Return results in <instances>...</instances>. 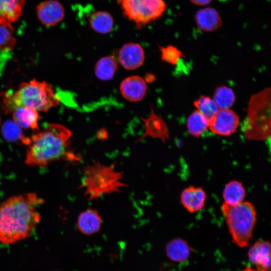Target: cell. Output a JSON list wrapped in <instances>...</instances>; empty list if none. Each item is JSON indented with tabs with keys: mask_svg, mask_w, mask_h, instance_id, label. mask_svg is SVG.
Here are the masks:
<instances>
[{
	"mask_svg": "<svg viewBox=\"0 0 271 271\" xmlns=\"http://www.w3.org/2000/svg\"><path fill=\"white\" fill-rule=\"evenodd\" d=\"M44 199L36 193L13 196L0 204V243L12 244L29 237L41 221L37 207Z\"/></svg>",
	"mask_w": 271,
	"mask_h": 271,
	"instance_id": "1",
	"label": "cell"
},
{
	"mask_svg": "<svg viewBox=\"0 0 271 271\" xmlns=\"http://www.w3.org/2000/svg\"><path fill=\"white\" fill-rule=\"evenodd\" d=\"M71 135L63 125L51 123L30 138L24 137L21 142L28 146L25 163L29 166L44 167L61 160L79 161L80 158L70 150Z\"/></svg>",
	"mask_w": 271,
	"mask_h": 271,
	"instance_id": "2",
	"label": "cell"
},
{
	"mask_svg": "<svg viewBox=\"0 0 271 271\" xmlns=\"http://www.w3.org/2000/svg\"><path fill=\"white\" fill-rule=\"evenodd\" d=\"M60 99L52 86L45 81L33 79L21 83L14 93L5 94V111L13 112L17 108L26 107L45 112L60 104Z\"/></svg>",
	"mask_w": 271,
	"mask_h": 271,
	"instance_id": "3",
	"label": "cell"
},
{
	"mask_svg": "<svg viewBox=\"0 0 271 271\" xmlns=\"http://www.w3.org/2000/svg\"><path fill=\"white\" fill-rule=\"evenodd\" d=\"M114 164L106 166L95 162L85 167L79 188L85 189L84 195L89 200L118 192L127 186L121 181L122 173L115 170Z\"/></svg>",
	"mask_w": 271,
	"mask_h": 271,
	"instance_id": "4",
	"label": "cell"
},
{
	"mask_svg": "<svg viewBox=\"0 0 271 271\" xmlns=\"http://www.w3.org/2000/svg\"><path fill=\"white\" fill-rule=\"evenodd\" d=\"M221 212L233 240L238 246H247L256 222L253 205L248 201L231 206L223 203Z\"/></svg>",
	"mask_w": 271,
	"mask_h": 271,
	"instance_id": "5",
	"label": "cell"
},
{
	"mask_svg": "<svg viewBox=\"0 0 271 271\" xmlns=\"http://www.w3.org/2000/svg\"><path fill=\"white\" fill-rule=\"evenodd\" d=\"M124 16L141 29L161 17L167 9L164 0H119Z\"/></svg>",
	"mask_w": 271,
	"mask_h": 271,
	"instance_id": "6",
	"label": "cell"
},
{
	"mask_svg": "<svg viewBox=\"0 0 271 271\" xmlns=\"http://www.w3.org/2000/svg\"><path fill=\"white\" fill-rule=\"evenodd\" d=\"M239 123L238 115L229 109H219L208 122V128L214 134L229 136L236 130Z\"/></svg>",
	"mask_w": 271,
	"mask_h": 271,
	"instance_id": "7",
	"label": "cell"
},
{
	"mask_svg": "<svg viewBox=\"0 0 271 271\" xmlns=\"http://www.w3.org/2000/svg\"><path fill=\"white\" fill-rule=\"evenodd\" d=\"M36 12L41 23L47 26L57 25L65 16L63 6L56 0H46L40 3L37 6Z\"/></svg>",
	"mask_w": 271,
	"mask_h": 271,
	"instance_id": "8",
	"label": "cell"
},
{
	"mask_svg": "<svg viewBox=\"0 0 271 271\" xmlns=\"http://www.w3.org/2000/svg\"><path fill=\"white\" fill-rule=\"evenodd\" d=\"M248 256L257 271H271V242L258 240L249 248Z\"/></svg>",
	"mask_w": 271,
	"mask_h": 271,
	"instance_id": "9",
	"label": "cell"
},
{
	"mask_svg": "<svg viewBox=\"0 0 271 271\" xmlns=\"http://www.w3.org/2000/svg\"><path fill=\"white\" fill-rule=\"evenodd\" d=\"M118 59L121 66L126 70H134L143 65L145 56L142 46L135 43L124 44L119 52Z\"/></svg>",
	"mask_w": 271,
	"mask_h": 271,
	"instance_id": "10",
	"label": "cell"
},
{
	"mask_svg": "<svg viewBox=\"0 0 271 271\" xmlns=\"http://www.w3.org/2000/svg\"><path fill=\"white\" fill-rule=\"evenodd\" d=\"M147 91V85L145 80L138 75L129 76L124 79L120 85V92L122 96L130 102L142 100Z\"/></svg>",
	"mask_w": 271,
	"mask_h": 271,
	"instance_id": "11",
	"label": "cell"
},
{
	"mask_svg": "<svg viewBox=\"0 0 271 271\" xmlns=\"http://www.w3.org/2000/svg\"><path fill=\"white\" fill-rule=\"evenodd\" d=\"M207 194L200 187L194 186L185 188L181 193L182 205L189 212L193 213L201 210L205 206Z\"/></svg>",
	"mask_w": 271,
	"mask_h": 271,
	"instance_id": "12",
	"label": "cell"
},
{
	"mask_svg": "<svg viewBox=\"0 0 271 271\" xmlns=\"http://www.w3.org/2000/svg\"><path fill=\"white\" fill-rule=\"evenodd\" d=\"M195 21L198 29L207 32L217 30L222 24L218 12L215 9L210 7L198 11L195 16Z\"/></svg>",
	"mask_w": 271,
	"mask_h": 271,
	"instance_id": "13",
	"label": "cell"
},
{
	"mask_svg": "<svg viewBox=\"0 0 271 271\" xmlns=\"http://www.w3.org/2000/svg\"><path fill=\"white\" fill-rule=\"evenodd\" d=\"M102 219L98 212L88 208L79 215L77 227L81 233L85 235H91L99 231L102 225Z\"/></svg>",
	"mask_w": 271,
	"mask_h": 271,
	"instance_id": "14",
	"label": "cell"
},
{
	"mask_svg": "<svg viewBox=\"0 0 271 271\" xmlns=\"http://www.w3.org/2000/svg\"><path fill=\"white\" fill-rule=\"evenodd\" d=\"M25 0H0V24L11 25L22 15Z\"/></svg>",
	"mask_w": 271,
	"mask_h": 271,
	"instance_id": "15",
	"label": "cell"
},
{
	"mask_svg": "<svg viewBox=\"0 0 271 271\" xmlns=\"http://www.w3.org/2000/svg\"><path fill=\"white\" fill-rule=\"evenodd\" d=\"M13 120L23 128L39 130L38 111L26 107H19L13 112Z\"/></svg>",
	"mask_w": 271,
	"mask_h": 271,
	"instance_id": "16",
	"label": "cell"
},
{
	"mask_svg": "<svg viewBox=\"0 0 271 271\" xmlns=\"http://www.w3.org/2000/svg\"><path fill=\"white\" fill-rule=\"evenodd\" d=\"M88 22L93 30L103 34L109 33L114 24L111 14L104 11H98L92 13L89 17Z\"/></svg>",
	"mask_w": 271,
	"mask_h": 271,
	"instance_id": "17",
	"label": "cell"
},
{
	"mask_svg": "<svg viewBox=\"0 0 271 271\" xmlns=\"http://www.w3.org/2000/svg\"><path fill=\"white\" fill-rule=\"evenodd\" d=\"M245 190L242 184L236 180L228 182L223 190L222 197L224 203L234 206L243 202Z\"/></svg>",
	"mask_w": 271,
	"mask_h": 271,
	"instance_id": "18",
	"label": "cell"
},
{
	"mask_svg": "<svg viewBox=\"0 0 271 271\" xmlns=\"http://www.w3.org/2000/svg\"><path fill=\"white\" fill-rule=\"evenodd\" d=\"M166 250L170 259L178 262L186 261L190 254V247L187 243L180 238L170 241L166 246Z\"/></svg>",
	"mask_w": 271,
	"mask_h": 271,
	"instance_id": "19",
	"label": "cell"
},
{
	"mask_svg": "<svg viewBox=\"0 0 271 271\" xmlns=\"http://www.w3.org/2000/svg\"><path fill=\"white\" fill-rule=\"evenodd\" d=\"M117 63L113 56H105L100 58L95 66L96 77L102 80L111 79L115 73Z\"/></svg>",
	"mask_w": 271,
	"mask_h": 271,
	"instance_id": "20",
	"label": "cell"
},
{
	"mask_svg": "<svg viewBox=\"0 0 271 271\" xmlns=\"http://www.w3.org/2000/svg\"><path fill=\"white\" fill-rule=\"evenodd\" d=\"M187 127L191 136L198 138L208 128V121L203 114L196 110L187 118Z\"/></svg>",
	"mask_w": 271,
	"mask_h": 271,
	"instance_id": "21",
	"label": "cell"
},
{
	"mask_svg": "<svg viewBox=\"0 0 271 271\" xmlns=\"http://www.w3.org/2000/svg\"><path fill=\"white\" fill-rule=\"evenodd\" d=\"M196 110L199 111L209 122L216 114L219 108L213 98L201 95L194 101Z\"/></svg>",
	"mask_w": 271,
	"mask_h": 271,
	"instance_id": "22",
	"label": "cell"
},
{
	"mask_svg": "<svg viewBox=\"0 0 271 271\" xmlns=\"http://www.w3.org/2000/svg\"><path fill=\"white\" fill-rule=\"evenodd\" d=\"M213 99L219 109H229L235 102V96L231 88L221 86L215 89Z\"/></svg>",
	"mask_w": 271,
	"mask_h": 271,
	"instance_id": "23",
	"label": "cell"
},
{
	"mask_svg": "<svg viewBox=\"0 0 271 271\" xmlns=\"http://www.w3.org/2000/svg\"><path fill=\"white\" fill-rule=\"evenodd\" d=\"M4 139L10 142L21 140L24 137L21 128L13 120H7L3 124L1 128Z\"/></svg>",
	"mask_w": 271,
	"mask_h": 271,
	"instance_id": "24",
	"label": "cell"
},
{
	"mask_svg": "<svg viewBox=\"0 0 271 271\" xmlns=\"http://www.w3.org/2000/svg\"><path fill=\"white\" fill-rule=\"evenodd\" d=\"M148 119L144 120L146 127L145 135L160 137L161 132L164 134L167 132L163 121L155 114H151Z\"/></svg>",
	"mask_w": 271,
	"mask_h": 271,
	"instance_id": "25",
	"label": "cell"
},
{
	"mask_svg": "<svg viewBox=\"0 0 271 271\" xmlns=\"http://www.w3.org/2000/svg\"><path fill=\"white\" fill-rule=\"evenodd\" d=\"M11 25L0 24V49L2 51L10 50L16 44V39L13 34Z\"/></svg>",
	"mask_w": 271,
	"mask_h": 271,
	"instance_id": "26",
	"label": "cell"
},
{
	"mask_svg": "<svg viewBox=\"0 0 271 271\" xmlns=\"http://www.w3.org/2000/svg\"><path fill=\"white\" fill-rule=\"evenodd\" d=\"M160 50L162 60L172 65L176 64L180 58L184 57L181 51L172 45L160 47Z\"/></svg>",
	"mask_w": 271,
	"mask_h": 271,
	"instance_id": "27",
	"label": "cell"
},
{
	"mask_svg": "<svg viewBox=\"0 0 271 271\" xmlns=\"http://www.w3.org/2000/svg\"><path fill=\"white\" fill-rule=\"evenodd\" d=\"M193 4L197 6H205L209 4L212 0H190Z\"/></svg>",
	"mask_w": 271,
	"mask_h": 271,
	"instance_id": "28",
	"label": "cell"
},
{
	"mask_svg": "<svg viewBox=\"0 0 271 271\" xmlns=\"http://www.w3.org/2000/svg\"><path fill=\"white\" fill-rule=\"evenodd\" d=\"M0 123H1V117H0Z\"/></svg>",
	"mask_w": 271,
	"mask_h": 271,
	"instance_id": "29",
	"label": "cell"
}]
</instances>
